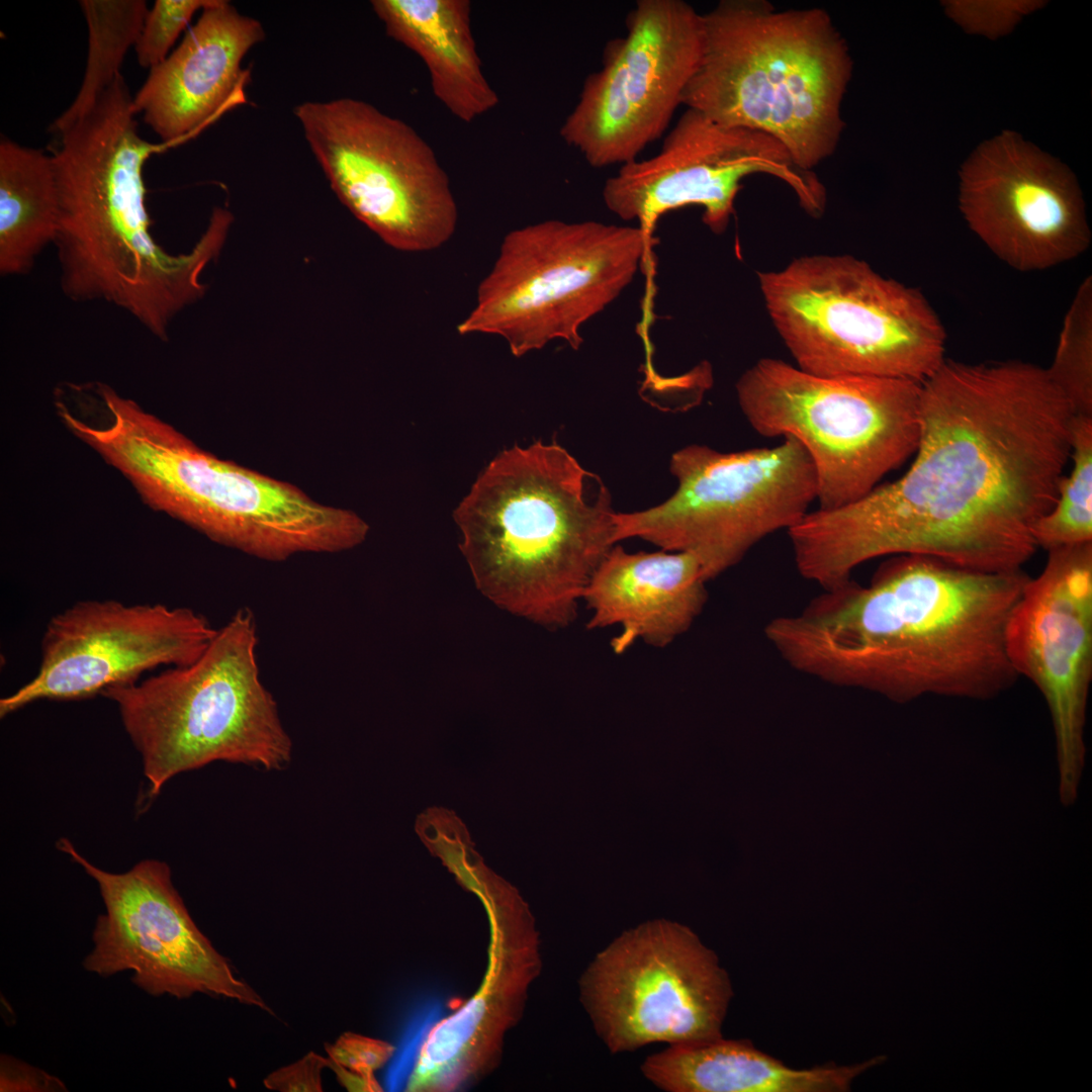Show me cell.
Masks as SVG:
<instances>
[{
  "label": "cell",
  "mask_w": 1092,
  "mask_h": 1092,
  "mask_svg": "<svg viewBox=\"0 0 1092 1092\" xmlns=\"http://www.w3.org/2000/svg\"><path fill=\"white\" fill-rule=\"evenodd\" d=\"M1073 412L1046 368L944 360L921 382L915 458L900 478L789 530L800 575L822 589L882 556L1022 569L1071 455Z\"/></svg>",
  "instance_id": "cell-1"
},
{
  "label": "cell",
  "mask_w": 1092,
  "mask_h": 1092,
  "mask_svg": "<svg viewBox=\"0 0 1092 1092\" xmlns=\"http://www.w3.org/2000/svg\"><path fill=\"white\" fill-rule=\"evenodd\" d=\"M1029 577L894 555L869 584L850 578L822 589L764 634L792 668L828 682L898 700L988 699L1018 677L1005 631Z\"/></svg>",
  "instance_id": "cell-2"
},
{
  "label": "cell",
  "mask_w": 1092,
  "mask_h": 1092,
  "mask_svg": "<svg viewBox=\"0 0 1092 1092\" xmlns=\"http://www.w3.org/2000/svg\"><path fill=\"white\" fill-rule=\"evenodd\" d=\"M135 115L118 74L86 115L54 133L60 199L54 245L70 300L112 304L166 341L176 316L204 296L202 275L219 257L234 215L214 207L187 253L170 254L156 242L144 166L164 147L139 134Z\"/></svg>",
  "instance_id": "cell-3"
},
{
  "label": "cell",
  "mask_w": 1092,
  "mask_h": 1092,
  "mask_svg": "<svg viewBox=\"0 0 1092 1092\" xmlns=\"http://www.w3.org/2000/svg\"><path fill=\"white\" fill-rule=\"evenodd\" d=\"M57 415L151 509L214 542L282 561L348 550L367 537L368 524L352 511L215 457L106 383L82 382Z\"/></svg>",
  "instance_id": "cell-4"
},
{
  "label": "cell",
  "mask_w": 1092,
  "mask_h": 1092,
  "mask_svg": "<svg viewBox=\"0 0 1092 1092\" xmlns=\"http://www.w3.org/2000/svg\"><path fill=\"white\" fill-rule=\"evenodd\" d=\"M611 494L562 446L502 451L453 512L476 588L546 629L569 626L598 566L617 544Z\"/></svg>",
  "instance_id": "cell-5"
},
{
  "label": "cell",
  "mask_w": 1092,
  "mask_h": 1092,
  "mask_svg": "<svg viewBox=\"0 0 1092 1092\" xmlns=\"http://www.w3.org/2000/svg\"><path fill=\"white\" fill-rule=\"evenodd\" d=\"M702 22V51L681 104L770 136L802 171L829 158L845 126L853 62L828 12L721 0Z\"/></svg>",
  "instance_id": "cell-6"
},
{
  "label": "cell",
  "mask_w": 1092,
  "mask_h": 1092,
  "mask_svg": "<svg viewBox=\"0 0 1092 1092\" xmlns=\"http://www.w3.org/2000/svg\"><path fill=\"white\" fill-rule=\"evenodd\" d=\"M255 616L239 609L192 663L111 687L152 797L180 772L225 760L280 769L291 739L260 678Z\"/></svg>",
  "instance_id": "cell-7"
},
{
  "label": "cell",
  "mask_w": 1092,
  "mask_h": 1092,
  "mask_svg": "<svg viewBox=\"0 0 1092 1092\" xmlns=\"http://www.w3.org/2000/svg\"><path fill=\"white\" fill-rule=\"evenodd\" d=\"M765 308L796 366L819 376L923 382L945 331L917 289L848 255H811L758 273Z\"/></svg>",
  "instance_id": "cell-8"
},
{
  "label": "cell",
  "mask_w": 1092,
  "mask_h": 1092,
  "mask_svg": "<svg viewBox=\"0 0 1092 1092\" xmlns=\"http://www.w3.org/2000/svg\"><path fill=\"white\" fill-rule=\"evenodd\" d=\"M739 406L765 438H792L809 456L820 510L853 503L917 448L921 382L819 376L762 358L736 383Z\"/></svg>",
  "instance_id": "cell-9"
},
{
  "label": "cell",
  "mask_w": 1092,
  "mask_h": 1092,
  "mask_svg": "<svg viewBox=\"0 0 1092 1092\" xmlns=\"http://www.w3.org/2000/svg\"><path fill=\"white\" fill-rule=\"evenodd\" d=\"M649 241L638 225L595 220L548 219L511 231L456 331L498 336L515 357L554 340L577 350L580 329L632 282Z\"/></svg>",
  "instance_id": "cell-10"
},
{
  "label": "cell",
  "mask_w": 1092,
  "mask_h": 1092,
  "mask_svg": "<svg viewBox=\"0 0 1092 1092\" xmlns=\"http://www.w3.org/2000/svg\"><path fill=\"white\" fill-rule=\"evenodd\" d=\"M670 471L677 488L668 499L615 513V542L639 538L691 553L708 581L768 535L796 526L817 498L812 462L792 438L735 452L692 444L672 454Z\"/></svg>",
  "instance_id": "cell-11"
},
{
  "label": "cell",
  "mask_w": 1092,
  "mask_h": 1092,
  "mask_svg": "<svg viewBox=\"0 0 1092 1092\" xmlns=\"http://www.w3.org/2000/svg\"><path fill=\"white\" fill-rule=\"evenodd\" d=\"M294 114L331 188L389 247L429 252L453 237L458 208L433 149L406 122L344 97Z\"/></svg>",
  "instance_id": "cell-12"
},
{
  "label": "cell",
  "mask_w": 1092,
  "mask_h": 1092,
  "mask_svg": "<svg viewBox=\"0 0 1092 1092\" xmlns=\"http://www.w3.org/2000/svg\"><path fill=\"white\" fill-rule=\"evenodd\" d=\"M579 989L596 1032L614 1054L720 1038L733 996L714 950L688 926L665 919L618 935L589 963Z\"/></svg>",
  "instance_id": "cell-13"
},
{
  "label": "cell",
  "mask_w": 1092,
  "mask_h": 1092,
  "mask_svg": "<svg viewBox=\"0 0 1092 1092\" xmlns=\"http://www.w3.org/2000/svg\"><path fill=\"white\" fill-rule=\"evenodd\" d=\"M702 13L682 0H639L609 41L560 136L595 168L625 165L668 129L697 68Z\"/></svg>",
  "instance_id": "cell-14"
},
{
  "label": "cell",
  "mask_w": 1092,
  "mask_h": 1092,
  "mask_svg": "<svg viewBox=\"0 0 1092 1092\" xmlns=\"http://www.w3.org/2000/svg\"><path fill=\"white\" fill-rule=\"evenodd\" d=\"M57 846L97 883L105 906L84 960L88 972L110 977L130 971L133 984L153 996L202 993L273 1014L197 927L166 862L145 859L114 874L92 864L66 838Z\"/></svg>",
  "instance_id": "cell-15"
},
{
  "label": "cell",
  "mask_w": 1092,
  "mask_h": 1092,
  "mask_svg": "<svg viewBox=\"0 0 1092 1092\" xmlns=\"http://www.w3.org/2000/svg\"><path fill=\"white\" fill-rule=\"evenodd\" d=\"M753 174L784 181L809 213L824 210V187L813 172L797 168L780 143L758 131L720 124L690 108L654 156L622 165L607 179L603 200L619 218L637 221L649 234L668 211L698 205L703 222L722 234L742 181Z\"/></svg>",
  "instance_id": "cell-16"
},
{
  "label": "cell",
  "mask_w": 1092,
  "mask_h": 1092,
  "mask_svg": "<svg viewBox=\"0 0 1092 1092\" xmlns=\"http://www.w3.org/2000/svg\"><path fill=\"white\" fill-rule=\"evenodd\" d=\"M216 630L186 607L79 601L51 618L36 674L0 700V716L39 700L93 698L157 667L188 665Z\"/></svg>",
  "instance_id": "cell-17"
},
{
  "label": "cell",
  "mask_w": 1092,
  "mask_h": 1092,
  "mask_svg": "<svg viewBox=\"0 0 1092 1092\" xmlns=\"http://www.w3.org/2000/svg\"><path fill=\"white\" fill-rule=\"evenodd\" d=\"M1048 552L1043 569L1029 577L1010 614L1005 645L1016 674L1032 681L1046 702L1060 794L1071 803L1084 765L1092 680V542Z\"/></svg>",
  "instance_id": "cell-18"
},
{
  "label": "cell",
  "mask_w": 1092,
  "mask_h": 1092,
  "mask_svg": "<svg viewBox=\"0 0 1092 1092\" xmlns=\"http://www.w3.org/2000/svg\"><path fill=\"white\" fill-rule=\"evenodd\" d=\"M959 191L970 229L1013 269H1049L1090 246L1076 177L1015 131L1005 130L974 151L961 169Z\"/></svg>",
  "instance_id": "cell-19"
},
{
  "label": "cell",
  "mask_w": 1092,
  "mask_h": 1092,
  "mask_svg": "<svg viewBox=\"0 0 1092 1092\" xmlns=\"http://www.w3.org/2000/svg\"><path fill=\"white\" fill-rule=\"evenodd\" d=\"M491 924L490 966L485 983L454 1015L431 1028L408 1089L447 1090L478 1072L515 1023L527 989L540 969L538 934L525 904L487 910Z\"/></svg>",
  "instance_id": "cell-20"
},
{
  "label": "cell",
  "mask_w": 1092,
  "mask_h": 1092,
  "mask_svg": "<svg viewBox=\"0 0 1092 1092\" xmlns=\"http://www.w3.org/2000/svg\"><path fill=\"white\" fill-rule=\"evenodd\" d=\"M265 38L261 22L229 1L214 0L180 44L132 97L135 114L164 144L178 142L213 117L245 84L243 60Z\"/></svg>",
  "instance_id": "cell-21"
},
{
  "label": "cell",
  "mask_w": 1092,
  "mask_h": 1092,
  "mask_svg": "<svg viewBox=\"0 0 1092 1092\" xmlns=\"http://www.w3.org/2000/svg\"><path fill=\"white\" fill-rule=\"evenodd\" d=\"M699 560L688 552L630 553L615 544L582 597L589 630L620 628L611 647L622 654L637 641L664 648L686 633L708 600Z\"/></svg>",
  "instance_id": "cell-22"
},
{
  "label": "cell",
  "mask_w": 1092,
  "mask_h": 1092,
  "mask_svg": "<svg viewBox=\"0 0 1092 1092\" xmlns=\"http://www.w3.org/2000/svg\"><path fill=\"white\" fill-rule=\"evenodd\" d=\"M884 1056L853 1065L794 1069L747 1039L668 1045L641 1065L644 1077L667 1092H845Z\"/></svg>",
  "instance_id": "cell-23"
},
{
  "label": "cell",
  "mask_w": 1092,
  "mask_h": 1092,
  "mask_svg": "<svg viewBox=\"0 0 1092 1092\" xmlns=\"http://www.w3.org/2000/svg\"><path fill=\"white\" fill-rule=\"evenodd\" d=\"M387 36L425 63L435 97L470 123L499 102L485 78L471 30L469 0H372Z\"/></svg>",
  "instance_id": "cell-24"
},
{
  "label": "cell",
  "mask_w": 1092,
  "mask_h": 1092,
  "mask_svg": "<svg viewBox=\"0 0 1092 1092\" xmlns=\"http://www.w3.org/2000/svg\"><path fill=\"white\" fill-rule=\"evenodd\" d=\"M60 199L53 158L4 139L0 143V273L30 272L54 244Z\"/></svg>",
  "instance_id": "cell-25"
},
{
  "label": "cell",
  "mask_w": 1092,
  "mask_h": 1092,
  "mask_svg": "<svg viewBox=\"0 0 1092 1092\" xmlns=\"http://www.w3.org/2000/svg\"><path fill=\"white\" fill-rule=\"evenodd\" d=\"M88 28V54L78 93L53 122L51 131H62L85 114L101 93L120 74L130 47H134L149 11L145 0H81Z\"/></svg>",
  "instance_id": "cell-26"
},
{
  "label": "cell",
  "mask_w": 1092,
  "mask_h": 1092,
  "mask_svg": "<svg viewBox=\"0 0 1092 1092\" xmlns=\"http://www.w3.org/2000/svg\"><path fill=\"white\" fill-rule=\"evenodd\" d=\"M1073 468L1058 485L1054 507L1035 524L1033 538L1046 551L1092 542V417L1071 424Z\"/></svg>",
  "instance_id": "cell-27"
},
{
  "label": "cell",
  "mask_w": 1092,
  "mask_h": 1092,
  "mask_svg": "<svg viewBox=\"0 0 1092 1092\" xmlns=\"http://www.w3.org/2000/svg\"><path fill=\"white\" fill-rule=\"evenodd\" d=\"M1050 378L1074 416L1092 417V278L1078 287L1065 315Z\"/></svg>",
  "instance_id": "cell-28"
},
{
  "label": "cell",
  "mask_w": 1092,
  "mask_h": 1092,
  "mask_svg": "<svg viewBox=\"0 0 1092 1092\" xmlns=\"http://www.w3.org/2000/svg\"><path fill=\"white\" fill-rule=\"evenodd\" d=\"M214 0H156L148 11L134 50L139 64L152 69L170 54L197 11Z\"/></svg>",
  "instance_id": "cell-29"
},
{
  "label": "cell",
  "mask_w": 1092,
  "mask_h": 1092,
  "mask_svg": "<svg viewBox=\"0 0 1092 1092\" xmlns=\"http://www.w3.org/2000/svg\"><path fill=\"white\" fill-rule=\"evenodd\" d=\"M1039 0L944 1L946 14L966 31L995 38L1007 34L1027 14L1040 8Z\"/></svg>",
  "instance_id": "cell-30"
},
{
  "label": "cell",
  "mask_w": 1092,
  "mask_h": 1092,
  "mask_svg": "<svg viewBox=\"0 0 1092 1092\" xmlns=\"http://www.w3.org/2000/svg\"><path fill=\"white\" fill-rule=\"evenodd\" d=\"M325 1051L332 1063L373 1077L376 1070L394 1057L396 1048L381 1039L344 1032L334 1042L326 1043Z\"/></svg>",
  "instance_id": "cell-31"
},
{
  "label": "cell",
  "mask_w": 1092,
  "mask_h": 1092,
  "mask_svg": "<svg viewBox=\"0 0 1092 1092\" xmlns=\"http://www.w3.org/2000/svg\"><path fill=\"white\" fill-rule=\"evenodd\" d=\"M329 1065L327 1056L310 1051L297 1061L269 1073L263 1084L266 1089L277 1092H322L324 1071Z\"/></svg>",
  "instance_id": "cell-32"
},
{
  "label": "cell",
  "mask_w": 1092,
  "mask_h": 1092,
  "mask_svg": "<svg viewBox=\"0 0 1092 1092\" xmlns=\"http://www.w3.org/2000/svg\"><path fill=\"white\" fill-rule=\"evenodd\" d=\"M0 1079L1 1092L67 1091L60 1079L8 1056L1 1057Z\"/></svg>",
  "instance_id": "cell-33"
},
{
  "label": "cell",
  "mask_w": 1092,
  "mask_h": 1092,
  "mask_svg": "<svg viewBox=\"0 0 1092 1092\" xmlns=\"http://www.w3.org/2000/svg\"><path fill=\"white\" fill-rule=\"evenodd\" d=\"M438 1009L432 1007L421 1012L412 1024L404 1039V1045L402 1046L396 1065L393 1068L392 1078L390 1080L392 1086L400 1088L403 1086L404 1082L406 1087L417 1062L419 1061L425 1040L431 1028L436 1023Z\"/></svg>",
  "instance_id": "cell-34"
},
{
  "label": "cell",
  "mask_w": 1092,
  "mask_h": 1092,
  "mask_svg": "<svg viewBox=\"0 0 1092 1092\" xmlns=\"http://www.w3.org/2000/svg\"><path fill=\"white\" fill-rule=\"evenodd\" d=\"M330 1061V1059H329ZM329 1069L334 1072L337 1080L348 1091H379L382 1090L375 1077L363 1076L348 1071L330 1061Z\"/></svg>",
  "instance_id": "cell-35"
}]
</instances>
